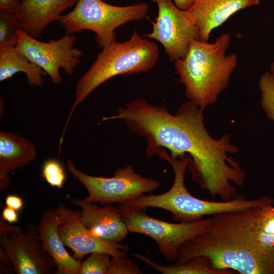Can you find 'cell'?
I'll list each match as a JSON object with an SVG mask.
<instances>
[{
  "label": "cell",
  "mask_w": 274,
  "mask_h": 274,
  "mask_svg": "<svg viewBox=\"0 0 274 274\" xmlns=\"http://www.w3.org/2000/svg\"><path fill=\"white\" fill-rule=\"evenodd\" d=\"M260 1L192 0L186 11L198 30L199 40L207 42L214 29L236 12L257 5Z\"/></svg>",
  "instance_id": "obj_14"
},
{
  "label": "cell",
  "mask_w": 274,
  "mask_h": 274,
  "mask_svg": "<svg viewBox=\"0 0 274 274\" xmlns=\"http://www.w3.org/2000/svg\"><path fill=\"white\" fill-rule=\"evenodd\" d=\"M5 264L2 263H1V266H0L1 272L0 273H12L13 271H11V270L8 267H7L6 265Z\"/></svg>",
  "instance_id": "obj_33"
},
{
  "label": "cell",
  "mask_w": 274,
  "mask_h": 274,
  "mask_svg": "<svg viewBox=\"0 0 274 274\" xmlns=\"http://www.w3.org/2000/svg\"><path fill=\"white\" fill-rule=\"evenodd\" d=\"M23 230L19 226H13L7 223L3 219H0V235L8 234Z\"/></svg>",
  "instance_id": "obj_29"
},
{
  "label": "cell",
  "mask_w": 274,
  "mask_h": 274,
  "mask_svg": "<svg viewBox=\"0 0 274 274\" xmlns=\"http://www.w3.org/2000/svg\"><path fill=\"white\" fill-rule=\"evenodd\" d=\"M167 161L172 166L174 181L166 192L158 195H143L134 199L122 203L138 208H157L167 210L173 214L174 220L187 222L199 220L203 216L244 210L252 207L263 208L273 205L274 199L262 196L248 200L243 194L227 201H208L195 197L187 190L185 175L192 158L186 155L182 158H171L167 150L159 149L156 154Z\"/></svg>",
  "instance_id": "obj_4"
},
{
  "label": "cell",
  "mask_w": 274,
  "mask_h": 274,
  "mask_svg": "<svg viewBox=\"0 0 274 274\" xmlns=\"http://www.w3.org/2000/svg\"><path fill=\"white\" fill-rule=\"evenodd\" d=\"M149 9L145 3L116 6L102 0H78L74 9L62 15L58 21L66 32L74 34L89 30L95 34L98 46L104 48L116 42L115 29L131 21H140Z\"/></svg>",
  "instance_id": "obj_6"
},
{
  "label": "cell",
  "mask_w": 274,
  "mask_h": 274,
  "mask_svg": "<svg viewBox=\"0 0 274 274\" xmlns=\"http://www.w3.org/2000/svg\"><path fill=\"white\" fill-rule=\"evenodd\" d=\"M76 37L66 33L58 40L47 42L38 41L21 30L17 47L32 62L39 66L55 84H60L62 79L59 73L61 68L72 75L80 63L81 50L74 47Z\"/></svg>",
  "instance_id": "obj_9"
},
{
  "label": "cell",
  "mask_w": 274,
  "mask_h": 274,
  "mask_svg": "<svg viewBox=\"0 0 274 274\" xmlns=\"http://www.w3.org/2000/svg\"><path fill=\"white\" fill-rule=\"evenodd\" d=\"M257 246L262 250H274V206H267L259 209L254 230Z\"/></svg>",
  "instance_id": "obj_20"
},
{
  "label": "cell",
  "mask_w": 274,
  "mask_h": 274,
  "mask_svg": "<svg viewBox=\"0 0 274 274\" xmlns=\"http://www.w3.org/2000/svg\"><path fill=\"white\" fill-rule=\"evenodd\" d=\"M20 4L19 0H0V10L16 14Z\"/></svg>",
  "instance_id": "obj_27"
},
{
  "label": "cell",
  "mask_w": 274,
  "mask_h": 274,
  "mask_svg": "<svg viewBox=\"0 0 274 274\" xmlns=\"http://www.w3.org/2000/svg\"><path fill=\"white\" fill-rule=\"evenodd\" d=\"M19 72L24 73L31 86H41L42 77L46 73L30 60L17 47L0 48V81H4Z\"/></svg>",
  "instance_id": "obj_18"
},
{
  "label": "cell",
  "mask_w": 274,
  "mask_h": 274,
  "mask_svg": "<svg viewBox=\"0 0 274 274\" xmlns=\"http://www.w3.org/2000/svg\"><path fill=\"white\" fill-rule=\"evenodd\" d=\"M71 203L80 207L82 223L100 239L120 244L129 233L117 206L108 204L100 207L80 198L72 199Z\"/></svg>",
  "instance_id": "obj_13"
},
{
  "label": "cell",
  "mask_w": 274,
  "mask_h": 274,
  "mask_svg": "<svg viewBox=\"0 0 274 274\" xmlns=\"http://www.w3.org/2000/svg\"><path fill=\"white\" fill-rule=\"evenodd\" d=\"M230 41L229 35L225 32L213 43L191 40L185 57L174 62L187 98L203 110L215 103L228 87L237 65V56L226 54Z\"/></svg>",
  "instance_id": "obj_3"
},
{
  "label": "cell",
  "mask_w": 274,
  "mask_h": 274,
  "mask_svg": "<svg viewBox=\"0 0 274 274\" xmlns=\"http://www.w3.org/2000/svg\"><path fill=\"white\" fill-rule=\"evenodd\" d=\"M261 92L260 103L267 117L274 121V74L264 73L259 81Z\"/></svg>",
  "instance_id": "obj_22"
},
{
  "label": "cell",
  "mask_w": 274,
  "mask_h": 274,
  "mask_svg": "<svg viewBox=\"0 0 274 274\" xmlns=\"http://www.w3.org/2000/svg\"><path fill=\"white\" fill-rule=\"evenodd\" d=\"M133 256L162 274H233L230 269H215L209 259L204 256L192 257L182 263L162 265L152 261L147 257L140 254Z\"/></svg>",
  "instance_id": "obj_19"
},
{
  "label": "cell",
  "mask_w": 274,
  "mask_h": 274,
  "mask_svg": "<svg viewBox=\"0 0 274 274\" xmlns=\"http://www.w3.org/2000/svg\"><path fill=\"white\" fill-rule=\"evenodd\" d=\"M22 29L15 13L0 10V48L17 47Z\"/></svg>",
  "instance_id": "obj_21"
},
{
  "label": "cell",
  "mask_w": 274,
  "mask_h": 274,
  "mask_svg": "<svg viewBox=\"0 0 274 274\" xmlns=\"http://www.w3.org/2000/svg\"><path fill=\"white\" fill-rule=\"evenodd\" d=\"M66 167L86 189L88 195L84 199L89 203L99 202L101 205L124 203L160 186L158 180L143 177L129 165L117 169L112 177L88 175L77 169L69 159Z\"/></svg>",
  "instance_id": "obj_8"
},
{
  "label": "cell",
  "mask_w": 274,
  "mask_h": 274,
  "mask_svg": "<svg viewBox=\"0 0 274 274\" xmlns=\"http://www.w3.org/2000/svg\"><path fill=\"white\" fill-rule=\"evenodd\" d=\"M35 146L15 132L0 131V176L32 162L37 157Z\"/></svg>",
  "instance_id": "obj_17"
},
{
  "label": "cell",
  "mask_w": 274,
  "mask_h": 274,
  "mask_svg": "<svg viewBox=\"0 0 274 274\" xmlns=\"http://www.w3.org/2000/svg\"><path fill=\"white\" fill-rule=\"evenodd\" d=\"M60 224L57 207L43 211L38 224L39 237L45 249L56 264L58 274H79L81 261L75 259L67 252L58 233Z\"/></svg>",
  "instance_id": "obj_15"
},
{
  "label": "cell",
  "mask_w": 274,
  "mask_h": 274,
  "mask_svg": "<svg viewBox=\"0 0 274 274\" xmlns=\"http://www.w3.org/2000/svg\"><path fill=\"white\" fill-rule=\"evenodd\" d=\"M110 255L106 253L93 252L81 262L79 274H107Z\"/></svg>",
  "instance_id": "obj_23"
},
{
  "label": "cell",
  "mask_w": 274,
  "mask_h": 274,
  "mask_svg": "<svg viewBox=\"0 0 274 274\" xmlns=\"http://www.w3.org/2000/svg\"><path fill=\"white\" fill-rule=\"evenodd\" d=\"M123 121L132 133L146 139L145 154L151 158L164 149L173 158L189 155L188 167L192 179L214 197L227 201L235 198L236 188L242 186L246 173L230 154L238 149L230 136L212 137L204 124L203 110L190 101L182 104L172 114L164 105H154L136 98L120 107L114 116L102 117L100 122Z\"/></svg>",
  "instance_id": "obj_1"
},
{
  "label": "cell",
  "mask_w": 274,
  "mask_h": 274,
  "mask_svg": "<svg viewBox=\"0 0 274 274\" xmlns=\"http://www.w3.org/2000/svg\"><path fill=\"white\" fill-rule=\"evenodd\" d=\"M175 5L180 9L186 10L191 5L192 0H173Z\"/></svg>",
  "instance_id": "obj_31"
},
{
  "label": "cell",
  "mask_w": 274,
  "mask_h": 274,
  "mask_svg": "<svg viewBox=\"0 0 274 274\" xmlns=\"http://www.w3.org/2000/svg\"><path fill=\"white\" fill-rule=\"evenodd\" d=\"M122 218L129 233L147 235L157 244L159 252L168 261H176L180 247L189 239L201 233L210 218L187 222L173 223L149 216L146 208L128 207L118 203Z\"/></svg>",
  "instance_id": "obj_7"
},
{
  "label": "cell",
  "mask_w": 274,
  "mask_h": 274,
  "mask_svg": "<svg viewBox=\"0 0 274 274\" xmlns=\"http://www.w3.org/2000/svg\"><path fill=\"white\" fill-rule=\"evenodd\" d=\"M270 72L274 74V60L272 61L270 67Z\"/></svg>",
  "instance_id": "obj_34"
},
{
  "label": "cell",
  "mask_w": 274,
  "mask_h": 274,
  "mask_svg": "<svg viewBox=\"0 0 274 274\" xmlns=\"http://www.w3.org/2000/svg\"><path fill=\"white\" fill-rule=\"evenodd\" d=\"M0 260L2 263L11 264L8 254L2 247L0 248Z\"/></svg>",
  "instance_id": "obj_32"
},
{
  "label": "cell",
  "mask_w": 274,
  "mask_h": 274,
  "mask_svg": "<svg viewBox=\"0 0 274 274\" xmlns=\"http://www.w3.org/2000/svg\"><path fill=\"white\" fill-rule=\"evenodd\" d=\"M59 212V235L66 247L73 252V257L81 261L93 252H102L111 256L126 257L129 247L122 244L104 241L92 234L81 220V209L74 210L63 203L57 207Z\"/></svg>",
  "instance_id": "obj_12"
},
{
  "label": "cell",
  "mask_w": 274,
  "mask_h": 274,
  "mask_svg": "<svg viewBox=\"0 0 274 274\" xmlns=\"http://www.w3.org/2000/svg\"><path fill=\"white\" fill-rule=\"evenodd\" d=\"M42 177L52 187L62 188L66 181V174L61 163L50 159L46 161L42 167Z\"/></svg>",
  "instance_id": "obj_24"
},
{
  "label": "cell",
  "mask_w": 274,
  "mask_h": 274,
  "mask_svg": "<svg viewBox=\"0 0 274 274\" xmlns=\"http://www.w3.org/2000/svg\"><path fill=\"white\" fill-rule=\"evenodd\" d=\"M10 178L9 175L0 176V190L4 192L10 185Z\"/></svg>",
  "instance_id": "obj_30"
},
{
  "label": "cell",
  "mask_w": 274,
  "mask_h": 274,
  "mask_svg": "<svg viewBox=\"0 0 274 274\" xmlns=\"http://www.w3.org/2000/svg\"><path fill=\"white\" fill-rule=\"evenodd\" d=\"M23 230L0 235V245L17 274H50L56 269L52 257L39 237L38 227L28 224Z\"/></svg>",
  "instance_id": "obj_11"
},
{
  "label": "cell",
  "mask_w": 274,
  "mask_h": 274,
  "mask_svg": "<svg viewBox=\"0 0 274 274\" xmlns=\"http://www.w3.org/2000/svg\"><path fill=\"white\" fill-rule=\"evenodd\" d=\"M158 7L155 22L149 18L152 31L144 36L158 41L172 62L183 58L191 40H199L198 30L186 10L179 9L172 0H151Z\"/></svg>",
  "instance_id": "obj_10"
},
{
  "label": "cell",
  "mask_w": 274,
  "mask_h": 274,
  "mask_svg": "<svg viewBox=\"0 0 274 274\" xmlns=\"http://www.w3.org/2000/svg\"><path fill=\"white\" fill-rule=\"evenodd\" d=\"M158 57L157 45L141 37L135 30L128 40L116 41L102 48L77 83L75 101L64 129L77 107L97 87L118 75L148 72L156 64Z\"/></svg>",
  "instance_id": "obj_5"
},
{
  "label": "cell",
  "mask_w": 274,
  "mask_h": 274,
  "mask_svg": "<svg viewBox=\"0 0 274 274\" xmlns=\"http://www.w3.org/2000/svg\"><path fill=\"white\" fill-rule=\"evenodd\" d=\"M139 267L126 257L111 256L107 274H142Z\"/></svg>",
  "instance_id": "obj_25"
},
{
  "label": "cell",
  "mask_w": 274,
  "mask_h": 274,
  "mask_svg": "<svg viewBox=\"0 0 274 274\" xmlns=\"http://www.w3.org/2000/svg\"><path fill=\"white\" fill-rule=\"evenodd\" d=\"M260 208L213 215L201 233L180 247L175 263L204 256L215 269L228 268L240 274H274V250H261L254 237Z\"/></svg>",
  "instance_id": "obj_2"
},
{
  "label": "cell",
  "mask_w": 274,
  "mask_h": 274,
  "mask_svg": "<svg viewBox=\"0 0 274 274\" xmlns=\"http://www.w3.org/2000/svg\"><path fill=\"white\" fill-rule=\"evenodd\" d=\"M5 203L7 207H10L18 211L23 206V201L22 198L17 195L13 194L8 195L5 199Z\"/></svg>",
  "instance_id": "obj_26"
},
{
  "label": "cell",
  "mask_w": 274,
  "mask_h": 274,
  "mask_svg": "<svg viewBox=\"0 0 274 274\" xmlns=\"http://www.w3.org/2000/svg\"><path fill=\"white\" fill-rule=\"evenodd\" d=\"M78 0H21L16 15L23 31L36 39L50 23L58 21L62 13Z\"/></svg>",
  "instance_id": "obj_16"
},
{
  "label": "cell",
  "mask_w": 274,
  "mask_h": 274,
  "mask_svg": "<svg viewBox=\"0 0 274 274\" xmlns=\"http://www.w3.org/2000/svg\"><path fill=\"white\" fill-rule=\"evenodd\" d=\"M2 219L10 223H14L18 221L17 211L9 207H6L2 213Z\"/></svg>",
  "instance_id": "obj_28"
}]
</instances>
